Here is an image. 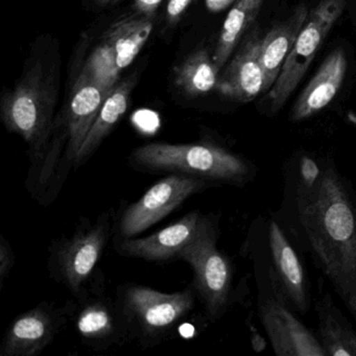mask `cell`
Returning <instances> with one entry per match:
<instances>
[{
    "instance_id": "obj_1",
    "label": "cell",
    "mask_w": 356,
    "mask_h": 356,
    "mask_svg": "<svg viewBox=\"0 0 356 356\" xmlns=\"http://www.w3.org/2000/svg\"><path fill=\"white\" fill-rule=\"evenodd\" d=\"M284 220L300 249L332 285L356 323V191L334 161L308 189L285 188ZM287 231V232H289Z\"/></svg>"
},
{
    "instance_id": "obj_2",
    "label": "cell",
    "mask_w": 356,
    "mask_h": 356,
    "mask_svg": "<svg viewBox=\"0 0 356 356\" xmlns=\"http://www.w3.org/2000/svg\"><path fill=\"white\" fill-rule=\"evenodd\" d=\"M131 158L147 170L197 177L212 184L245 187L257 175L253 161L214 143H149L135 149Z\"/></svg>"
},
{
    "instance_id": "obj_3",
    "label": "cell",
    "mask_w": 356,
    "mask_h": 356,
    "mask_svg": "<svg viewBox=\"0 0 356 356\" xmlns=\"http://www.w3.org/2000/svg\"><path fill=\"white\" fill-rule=\"evenodd\" d=\"M193 289L166 293L140 285L122 287L116 303L129 337L147 346L159 343L195 307L197 293Z\"/></svg>"
},
{
    "instance_id": "obj_4",
    "label": "cell",
    "mask_w": 356,
    "mask_h": 356,
    "mask_svg": "<svg viewBox=\"0 0 356 356\" xmlns=\"http://www.w3.org/2000/svg\"><path fill=\"white\" fill-rule=\"evenodd\" d=\"M216 222L205 216L199 234L179 254L193 268V287L211 321L222 318L230 307L233 291V264L218 248Z\"/></svg>"
},
{
    "instance_id": "obj_5",
    "label": "cell",
    "mask_w": 356,
    "mask_h": 356,
    "mask_svg": "<svg viewBox=\"0 0 356 356\" xmlns=\"http://www.w3.org/2000/svg\"><path fill=\"white\" fill-rule=\"evenodd\" d=\"M51 114L53 101L36 74L24 79L1 103L3 124L28 143L33 168L40 161L51 138Z\"/></svg>"
},
{
    "instance_id": "obj_6",
    "label": "cell",
    "mask_w": 356,
    "mask_h": 356,
    "mask_svg": "<svg viewBox=\"0 0 356 356\" xmlns=\"http://www.w3.org/2000/svg\"><path fill=\"white\" fill-rule=\"evenodd\" d=\"M345 5V0H321L309 12L276 83L268 91V113L276 114L297 88Z\"/></svg>"
},
{
    "instance_id": "obj_7",
    "label": "cell",
    "mask_w": 356,
    "mask_h": 356,
    "mask_svg": "<svg viewBox=\"0 0 356 356\" xmlns=\"http://www.w3.org/2000/svg\"><path fill=\"white\" fill-rule=\"evenodd\" d=\"M110 234V218L103 214L95 224L85 222L70 238L59 241L49 258L51 276L65 285L76 299L84 297Z\"/></svg>"
},
{
    "instance_id": "obj_8",
    "label": "cell",
    "mask_w": 356,
    "mask_h": 356,
    "mask_svg": "<svg viewBox=\"0 0 356 356\" xmlns=\"http://www.w3.org/2000/svg\"><path fill=\"white\" fill-rule=\"evenodd\" d=\"M212 183L182 174H172L158 181L132 205L120 222L122 238H131L149 229L174 211L191 195L204 191Z\"/></svg>"
},
{
    "instance_id": "obj_9",
    "label": "cell",
    "mask_w": 356,
    "mask_h": 356,
    "mask_svg": "<svg viewBox=\"0 0 356 356\" xmlns=\"http://www.w3.org/2000/svg\"><path fill=\"white\" fill-rule=\"evenodd\" d=\"M109 93L84 72L79 76L70 99L65 131L47 145L49 151L61 159L58 187L59 182H63L70 166L74 165L76 155Z\"/></svg>"
},
{
    "instance_id": "obj_10",
    "label": "cell",
    "mask_w": 356,
    "mask_h": 356,
    "mask_svg": "<svg viewBox=\"0 0 356 356\" xmlns=\"http://www.w3.org/2000/svg\"><path fill=\"white\" fill-rule=\"evenodd\" d=\"M270 293H259V318L278 356H326L318 337L301 321L270 282Z\"/></svg>"
},
{
    "instance_id": "obj_11",
    "label": "cell",
    "mask_w": 356,
    "mask_h": 356,
    "mask_svg": "<svg viewBox=\"0 0 356 356\" xmlns=\"http://www.w3.org/2000/svg\"><path fill=\"white\" fill-rule=\"evenodd\" d=\"M270 266L268 278L296 314H306L310 309V284L307 273L284 227L276 218L268 225Z\"/></svg>"
},
{
    "instance_id": "obj_12",
    "label": "cell",
    "mask_w": 356,
    "mask_h": 356,
    "mask_svg": "<svg viewBox=\"0 0 356 356\" xmlns=\"http://www.w3.org/2000/svg\"><path fill=\"white\" fill-rule=\"evenodd\" d=\"M78 300V307L74 314V326L87 345L106 348L122 343L130 337L116 302L103 293H87Z\"/></svg>"
},
{
    "instance_id": "obj_13",
    "label": "cell",
    "mask_w": 356,
    "mask_h": 356,
    "mask_svg": "<svg viewBox=\"0 0 356 356\" xmlns=\"http://www.w3.org/2000/svg\"><path fill=\"white\" fill-rule=\"evenodd\" d=\"M62 323V314L47 304L28 310L8 327L0 355H37L54 341Z\"/></svg>"
},
{
    "instance_id": "obj_14",
    "label": "cell",
    "mask_w": 356,
    "mask_h": 356,
    "mask_svg": "<svg viewBox=\"0 0 356 356\" xmlns=\"http://www.w3.org/2000/svg\"><path fill=\"white\" fill-rule=\"evenodd\" d=\"M205 216L199 211L191 212L166 228L143 238H124L118 245L120 254L127 257L147 261L178 258L179 254L195 241L201 230Z\"/></svg>"
},
{
    "instance_id": "obj_15",
    "label": "cell",
    "mask_w": 356,
    "mask_h": 356,
    "mask_svg": "<svg viewBox=\"0 0 356 356\" xmlns=\"http://www.w3.org/2000/svg\"><path fill=\"white\" fill-rule=\"evenodd\" d=\"M261 39L253 32L241 43L222 76H218L216 91L241 103L253 101L264 91V72L260 62Z\"/></svg>"
},
{
    "instance_id": "obj_16",
    "label": "cell",
    "mask_w": 356,
    "mask_h": 356,
    "mask_svg": "<svg viewBox=\"0 0 356 356\" xmlns=\"http://www.w3.org/2000/svg\"><path fill=\"white\" fill-rule=\"evenodd\" d=\"M347 66L345 53L341 49L332 51L296 101L291 122H303L324 110L341 89Z\"/></svg>"
},
{
    "instance_id": "obj_17",
    "label": "cell",
    "mask_w": 356,
    "mask_h": 356,
    "mask_svg": "<svg viewBox=\"0 0 356 356\" xmlns=\"http://www.w3.org/2000/svg\"><path fill=\"white\" fill-rule=\"evenodd\" d=\"M308 14L306 6H298L286 19L279 22L261 39L260 62L264 72V91L276 83Z\"/></svg>"
},
{
    "instance_id": "obj_18",
    "label": "cell",
    "mask_w": 356,
    "mask_h": 356,
    "mask_svg": "<svg viewBox=\"0 0 356 356\" xmlns=\"http://www.w3.org/2000/svg\"><path fill=\"white\" fill-rule=\"evenodd\" d=\"M318 337L326 356H356V331L329 293L318 299Z\"/></svg>"
},
{
    "instance_id": "obj_19",
    "label": "cell",
    "mask_w": 356,
    "mask_h": 356,
    "mask_svg": "<svg viewBox=\"0 0 356 356\" xmlns=\"http://www.w3.org/2000/svg\"><path fill=\"white\" fill-rule=\"evenodd\" d=\"M132 88V80L129 79L110 91L76 155L74 168H80L89 159L126 113Z\"/></svg>"
},
{
    "instance_id": "obj_20",
    "label": "cell",
    "mask_w": 356,
    "mask_h": 356,
    "mask_svg": "<svg viewBox=\"0 0 356 356\" xmlns=\"http://www.w3.org/2000/svg\"><path fill=\"white\" fill-rule=\"evenodd\" d=\"M153 30V22L147 16L124 18L112 24L105 35V42L113 49L120 70L132 64Z\"/></svg>"
},
{
    "instance_id": "obj_21",
    "label": "cell",
    "mask_w": 356,
    "mask_h": 356,
    "mask_svg": "<svg viewBox=\"0 0 356 356\" xmlns=\"http://www.w3.org/2000/svg\"><path fill=\"white\" fill-rule=\"evenodd\" d=\"M264 0H236L227 15L212 59L218 72L232 55L241 37L257 17Z\"/></svg>"
},
{
    "instance_id": "obj_22",
    "label": "cell",
    "mask_w": 356,
    "mask_h": 356,
    "mask_svg": "<svg viewBox=\"0 0 356 356\" xmlns=\"http://www.w3.org/2000/svg\"><path fill=\"white\" fill-rule=\"evenodd\" d=\"M218 72L209 53L199 49L175 68V85L187 97H200L216 88Z\"/></svg>"
},
{
    "instance_id": "obj_23",
    "label": "cell",
    "mask_w": 356,
    "mask_h": 356,
    "mask_svg": "<svg viewBox=\"0 0 356 356\" xmlns=\"http://www.w3.org/2000/svg\"><path fill=\"white\" fill-rule=\"evenodd\" d=\"M120 72L115 54L107 42L93 51L83 70L86 76L108 91H111L118 84Z\"/></svg>"
},
{
    "instance_id": "obj_24",
    "label": "cell",
    "mask_w": 356,
    "mask_h": 356,
    "mask_svg": "<svg viewBox=\"0 0 356 356\" xmlns=\"http://www.w3.org/2000/svg\"><path fill=\"white\" fill-rule=\"evenodd\" d=\"M15 264V255L10 243L1 236L0 239V289Z\"/></svg>"
},
{
    "instance_id": "obj_25",
    "label": "cell",
    "mask_w": 356,
    "mask_h": 356,
    "mask_svg": "<svg viewBox=\"0 0 356 356\" xmlns=\"http://www.w3.org/2000/svg\"><path fill=\"white\" fill-rule=\"evenodd\" d=\"M193 0H168L166 7V19L168 24H176L186 12Z\"/></svg>"
},
{
    "instance_id": "obj_26",
    "label": "cell",
    "mask_w": 356,
    "mask_h": 356,
    "mask_svg": "<svg viewBox=\"0 0 356 356\" xmlns=\"http://www.w3.org/2000/svg\"><path fill=\"white\" fill-rule=\"evenodd\" d=\"M162 0H135V8L141 15L151 17L157 11Z\"/></svg>"
},
{
    "instance_id": "obj_27",
    "label": "cell",
    "mask_w": 356,
    "mask_h": 356,
    "mask_svg": "<svg viewBox=\"0 0 356 356\" xmlns=\"http://www.w3.org/2000/svg\"><path fill=\"white\" fill-rule=\"evenodd\" d=\"M236 0H205L206 8L212 13H220L235 3Z\"/></svg>"
},
{
    "instance_id": "obj_28",
    "label": "cell",
    "mask_w": 356,
    "mask_h": 356,
    "mask_svg": "<svg viewBox=\"0 0 356 356\" xmlns=\"http://www.w3.org/2000/svg\"><path fill=\"white\" fill-rule=\"evenodd\" d=\"M95 3L99 6L109 5V3H113L114 0H95Z\"/></svg>"
}]
</instances>
